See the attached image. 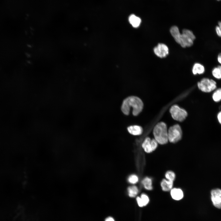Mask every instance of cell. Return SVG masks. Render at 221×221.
<instances>
[{
  "instance_id": "cell-1",
  "label": "cell",
  "mask_w": 221,
  "mask_h": 221,
  "mask_svg": "<svg viewBox=\"0 0 221 221\" xmlns=\"http://www.w3.org/2000/svg\"><path fill=\"white\" fill-rule=\"evenodd\" d=\"M143 106V103L139 98L131 96L123 101L121 106V110L124 114L128 115L130 113V107H132L133 114L134 116H137L142 111Z\"/></svg>"
},
{
  "instance_id": "cell-2",
  "label": "cell",
  "mask_w": 221,
  "mask_h": 221,
  "mask_svg": "<svg viewBox=\"0 0 221 221\" xmlns=\"http://www.w3.org/2000/svg\"><path fill=\"white\" fill-rule=\"evenodd\" d=\"M175 40L183 47H189L192 45L196 37L192 32L188 29H184L182 33L179 32L173 37Z\"/></svg>"
},
{
  "instance_id": "cell-3",
  "label": "cell",
  "mask_w": 221,
  "mask_h": 221,
  "mask_svg": "<svg viewBox=\"0 0 221 221\" xmlns=\"http://www.w3.org/2000/svg\"><path fill=\"white\" fill-rule=\"evenodd\" d=\"M153 133L154 139L158 144L164 145L168 143V130L165 123L163 122L158 123L155 126Z\"/></svg>"
},
{
  "instance_id": "cell-4",
  "label": "cell",
  "mask_w": 221,
  "mask_h": 221,
  "mask_svg": "<svg viewBox=\"0 0 221 221\" xmlns=\"http://www.w3.org/2000/svg\"><path fill=\"white\" fill-rule=\"evenodd\" d=\"M197 86L199 89L202 91L209 93L216 89L217 83L213 79L204 78L197 83Z\"/></svg>"
},
{
  "instance_id": "cell-5",
  "label": "cell",
  "mask_w": 221,
  "mask_h": 221,
  "mask_svg": "<svg viewBox=\"0 0 221 221\" xmlns=\"http://www.w3.org/2000/svg\"><path fill=\"white\" fill-rule=\"evenodd\" d=\"M182 136V130L178 124L170 127L168 130V140L171 143L177 142L181 139Z\"/></svg>"
},
{
  "instance_id": "cell-6",
  "label": "cell",
  "mask_w": 221,
  "mask_h": 221,
  "mask_svg": "<svg viewBox=\"0 0 221 221\" xmlns=\"http://www.w3.org/2000/svg\"><path fill=\"white\" fill-rule=\"evenodd\" d=\"M170 112L173 118L176 121L182 122L187 116V113L183 109L177 105H173L170 109Z\"/></svg>"
},
{
  "instance_id": "cell-7",
  "label": "cell",
  "mask_w": 221,
  "mask_h": 221,
  "mask_svg": "<svg viewBox=\"0 0 221 221\" xmlns=\"http://www.w3.org/2000/svg\"><path fill=\"white\" fill-rule=\"evenodd\" d=\"M158 144L154 139H151L149 137H147L143 142L142 146L146 153H150L157 149Z\"/></svg>"
},
{
  "instance_id": "cell-8",
  "label": "cell",
  "mask_w": 221,
  "mask_h": 221,
  "mask_svg": "<svg viewBox=\"0 0 221 221\" xmlns=\"http://www.w3.org/2000/svg\"><path fill=\"white\" fill-rule=\"evenodd\" d=\"M153 51L157 56L161 58L165 57L169 54L168 47L163 43L158 44L154 47Z\"/></svg>"
},
{
  "instance_id": "cell-9",
  "label": "cell",
  "mask_w": 221,
  "mask_h": 221,
  "mask_svg": "<svg viewBox=\"0 0 221 221\" xmlns=\"http://www.w3.org/2000/svg\"><path fill=\"white\" fill-rule=\"evenodd\" d=\"M170 191L172 198L175 200H180L184 196L183 191L180 188H173Z\"/></svg>"
},
{
  "instance_id": "cell-10",
  "label": "cell",
  "mask_w": 221,
  "mask_h": 221,
  "mask_svg": "<svg viewBox=\"0 0 221 221\" xmlns=\"http://www.w3.org/2000/svg\"><path fill=\"white\" fill-rule=\"evenodd\" d=\"M173 182L166 179H163L161 182V186L162 190L165 192L170 191L173 188Z\"/></svg>"
},
{
  "instance_id": "cell-11",
  "label": "cell",
  "mask_w": 221,
  "mask_h": 221,
  "mask_svg": "<svg viewBox=\"0 0 221 221\" xmlns=\"http://www.w3.org/2000/svg\"><path fill=\"white\" fill-rule=\"evenodd\" d=\"M127 130L130 134L134 135H141L143 132L142 128L138 125L130 126L127 128Z\"/></svg>"
},
{
  "instance_id": "cell-12",
  "label": "cell",
  "mask_w": 221,
  "mask_h": 221,
  "mask_svg": "<svg viewBox=\"0 0 221 221\" xmlns=\"http://www.w3.org/2000/svg\"><path fill=\"white\" fill-rule=\"evenodd\" d=\"M136 200L138 206L140 207H143L146 205L149 200L147 195L145 194H142L140 197H137Z\"/></svg>"
},
{
  "instance_id": "cell-13",
  "label": "cell",
  "mask_w": 221,
  "mask_h": 221,
  "mask_svg": "<svg viewBox=\"0 0 221 221\" xmlns=\"http://www.w3.org/2000/svg\"><path fill=\"white\" fill-rule=\"evenodd\" d=\"M129 21L132 25L135 28L139 26L141 21V19L134 14H131L130 16Z\"/></svg>"
},
{
  "instance_id": "cell-14",
  "label": "cell",
  "mask_w": 221,
  "mask_h": 221,
  "mask_svg": "<svg viewBox=\"0 0 221 221\" xmlns=\"http://www.w3.org/2000/svg\"><path fill=\"white\" fill-rule=\"evenodd\" d=\"M205 72V68L204 66L199 63H196L194 65L192 72L193 74H201L204 73Z\"/></svg>"
},
{
  "instance_id": "cell-15",
  "label": "cell",
  "mask_w": 221,
  "mask_h": 221,
  "mask_svg": "<svg viewBox=\"0 0 221 221\" xmlns=\"http://www.w3.org/2000/svg\"><path fill=\"white\" fill-rule=\"evenodd\" d=\"M142 183L146 189L151 190L153 189L152 181L150 177H145L142 180Z\"/></svg>"
},
{
  "instance_id": "cell-16",
  "label": "cell",
  "mask_w": 221,
  "mask_h": 221,
  "mask_svg": "<svg viewBox=\"0 0 221 221\" xmlns=\"http://www.w3.org/2000/svg\"><path fill=\"white\" fill-rule=\"evenodd\" d=\"M128 192L129 196L131 197H134L138 192V189L136 186H132L128 188Z\"/></svg>"
},
{
  "instance_id": "cell-17",
  "label": "cell",
  "mask_w": 221,
  "mask_h": 221,
  "mask_svg": "<svg viewBox=\"0 0 221 221\" xmlns=\"http://www.w3.org/2000/svg\"><path fill=\"white\" fill-rule=\"evenodd\" d=\"M212 74L215 78L221 79V65H219L213 68L212 71Z\"/></svg>"
},
{
  "instance_id": "cell-18",
  "label": "cell",
  "mask_w": 221,
  "mask_h": 221,
  "mask_svg": "<svg viewBox=\"0 0 221 221\" xmlns=\"http://www.w3.org/2000/svg\"><path fill=\"white\" fill-rule=\"evenodd\" d=\"M211 200L213 205L216 208L221 209V196H211Z\"/></svg>"
},
{
  "instance_id": "cell-19",
  "label": "cell",
  "mask_w": 221,
  "mask_h": 221,
  "mask_svg": "<svg viewBox=\"0 0 221 221\" xmlns=\"http://www.w3.org/2000/svg\"><path fill=\"white\" fill-rule=\"evenodd\" d=\"M212 98L214 101L218 102L221 101V88L216 90L212 95Z\"/></svg>"
},
{
  "instance_id": "cell-20",
  "label": "cell",
  "mask_w": 221,
  "mask_h": 221,
  "mask_svg": "<svg viewBox=\"0 0 221 221\" xmlns=\"http://www.w3.org/2000/svg\"><path fill=\"white\" fill-rule=\"evenodd\" d=\"M165 176L166 179L173 182L175 180L176 177L175 173L171 171H167L165 174Z\"/></svg>"
},
{
  "instance_id": "cell-21",
  "label": "cell",
  "mask_w": 221,
  "mask_h": 221,
  "mask_svg": "<svg viewBox=\"0 0 221 221\" xmlns=\"http://www.w3.org/2000/svg\"><path fill=\"white\" fill-rule=\"evenodd\" d=\"M138 177L136 175L133 174L130 176L128 180L130 183L134 184L137 183L138 181Z\"/></svg>"
},
{
  "instance_id": "cell-22",
  "label": "cell",
  "mask_w": 221,
  "mask_h": 221,
  "mask_svg": "<svg viewBox=\"0 0 221 221\" xmlns=\"http://www.w3.org/2000/svg\"><path fill=\"white\" fill-rule=\"evenodd\" d=\"M211 195V196H221V189L217 188L212 189Z\"/></svg>"
},
{
  "instance_id": "cell-23",
  "label": "cell",
  "mask_w": 221,
  "mask_h": 221,
  "mask_svg": "<svg viewBox=\"0 0 221 221\" xmlns=\"http://www.w3.org/2000/svg\"><path fill=\"white\" fill-rule=\"evenodd\" d=\"M218 25L216 26L215 30L217 35L221 37V21H219Z\"/></svg>"
},
{
  "instance_id": "cell-24",
  "label": "cell",
  "mask_w": 221,
  "mask_h": 221,
  "mask_svg": "<svg viewBox=\"0 0 221 221\" xmlns=\"http://www.w3.org/2000/svg\"><path fill=\"white\" fill-rule=\"evenodd\" d=\"M217 118L219 122L221 125V111L218 113Z\"/></svg>"
},
{
  "instance_id": "cell-25",
  "label": "cell",
  "mask_w": 221,
  "mask_h": 221,
  "mask_svg": "<svg viewBox=\"0 0 221 221\" xmlns=\"http://www.w3.org/2000/svg\"><path fill=\"white\" fill-rule=\"evenodd\" d=\"M218 61L219 63L221 64V53L219 54L217 57Z\"/></svg>"
},
{
  "instance_id": "cell-26",
  "label": "cell",
  "mask_w": 221,
  "mask_h": 221,
  "mask_svg": "<svg viewBox=\"0 0 221 221\" xmlns=\"http://www.w3.org/2000/svg\"><path fill=\"white\" fill-rule=\"evenodd\" d=\"M105 221H115L114 219L110 217H108L107 218Z\"/></svg>"
},
{
  "instance_id": "cell-27",
  "label": "cell",
  "mask_w": 221,
  "mask_h": 221,
  "mask_svg": "<svg viewBox=\"0 0 221 221\" xmlns=\"http://www.w3.org/2000/svg\"><path fill=\"white\" fill-rule=\"evenodd\" d=\"M217 0L219 1H220V0Z\"/></svg>"
}]
</instances>
